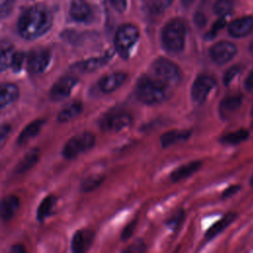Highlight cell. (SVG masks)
I'll list each match as a JSON object with an SVG mask.
<instances>
[{
	"instance_id": "cell-1",
	"label": "cell",
	"mask_w": 253,
	"mask_h": 253,
	"mask_svg": "<svg viewBox=\"0 0 253 253\" xmlns=\"http://www.w3.org/2000/svg\"><path fill=\"white\" fill-rule=\"evenodd\" d=\"M52 16L47 8L37 5L27 9L20 17L18 30L27 40H34L44 35L51 27Z\"/></svg>"
},
{
	"instance_id": "cell-2",
	"label": "cell",
	"mask_w": 253,
	"mask_h": 253,
	"mask_svg": "<svg viewBox=\"0 0 253 253\" xmlns=\"http://www.w3.org/2000/svg\"><path fill=\"white\" fill-rule=\"evenodd\" d=\"M135 95L137 99L147 105L159 104L169 96L167 85L158 79L141 77L135 85Z\"/></svg>"
},
{
	"instance_id": "cell-3",
	"label": "cell",
	"mask_w": 253,
	"mask_h": 253,
	"mask_svg": "<svg viewBox=\"0 0 253 253\" xmlns=\"http://www.w3.org/2000/svg\"><path fill=\"white\" fill-rule=\"evenodd\" d=\"M185 26L179 19L168 22L161 32V42L168 52L177 53L184 48L185 44Z\"/></svg>"
},
{
	"instance_id": "cell-4",
	"label": "cell",
	"mask_w": 253,
	"mask_h": 253,
	"mask_svg": "<svg viewBox=\"0 0 253 253\" xmlns=\"http://www.w3.org/2000/svg\"><path fill=\"white\" fill-rule=\"evenodd\" d=\"M151 70L156 79L166 85H177L182 80V72L178 65L165 57L155 59L151 65Z\"/></svg>"
},
{
	"instance_id": "cell-5",
	"label": "cell",
	"mask_w": 253,
	"mask_h": 253,
	"mask_svg": "<svg viewBox=\"0 0 253 253\" xmlns=\"http://www.w3.org/2000/svg\"><path fill=\"white\" fill-rule=\"evenodd\" d=\"M139 33L135 26L126 24L121 26L115 36V46L123 58H127L129 51L138 39Z\"/></svg>"
},
{
	"instance_id": "cell-6",
	"label": "cell",
	"mask_w": 253,
	"mask_h": 253,
	"mask_svg": "<svg viewBox=\"0 0 253 253\" xmlns=\"http://www.w3.org/2000/svg\"><path fill=\"white\" fill-rule=\"evenodd\" d=\"M95 144V137L90 132H82L71 137L63 147V155L67 159H73L87 151Z\"/></svg>"
},
{
	"instance_id": "cell-7",
	"label": "cell",
	"mask_w": 253,
	"mask_h": 253,
	"mask_svg": "<svg viewBox=\"0 0 253 253\" xmlns=\"http://www.w3.org/2000/svg\"><path fill=\"white\" fill-rule=\"evenodd\" d=\"M132 122L131 116L126 112H113L106 115L100 122V126L106 131H118L127 127Z\"/></svg>"
},
{
	"instance_id": "cell-8",
	"label": "cell",
	"mask_w": 253,
	"mask_h": 253,
	"mask_svg": "<svg viewBox=\"0 0 253 253\" xmlns=\"http://www.w3.org/2000/svg\"><path fill=\"white\" fill-rule=\"evenodd\" d=\"M214 86L215 80L212 77L206 74L198 76L192 85L191 95L193 101L197 104H203Z\"/></svg>"
},
{
	"instance_id": "cell-9",
	"label": "cell",
	"mask_w": 253,
	"mask_h": 253,
	"mask_svg": "<svg viewBox=\"0 0 253 253\" xmlns=\"http://www.w3.org/2000/svg\"><path fill=\"white\" fill-rule=\"evenodd\" d=\"M236 53V46L229 42H219L211 46V57L217 64H224L231 60Z\"/></svg>"
},
{
	"instance_id": "cell-10",
	"label": "cell",
	"mask_w": 253,
	"mask_h": 253,
	"mask_svg": "<svg viewBox=\"0 0 253 253\" xmlns=\"http://www.w3.org/2000/svg\"><path fill=\"white\" fill-rule=\"evenodd\" d=\"M50 59V53L47 49H36L28 56V69L32 73H41L47 67Z\"/></svg>"
},
{
	"instance_id": "cell-11",
	"label": "cell",
	"mask_w": 253,
	"mask_h": 253,
	"mask_svg": "<svg viewBox=\"0 0 253 253\" xmlns=\"http://www.w3.org/2000/svg\"><path fill=\"white\" fill-rule=\"evenodd\" d=\"M77 79L71 76H65L59 79L50 90V97L55 101L65 99L71 93L73 87L76 85Z\"/></svg>"
},
{
	"instance_id": "cell-12",
	"label": "cell",
	"mask_w": 253,
	"mask_h": 253,
	"mask_svg": "<svg viewBox=\"0 0 253 253\" xmlns=\"http://www.w3.org/2000/svg\"><path fill=\"white\" fill-rule=\"evenodd\" d=\"M253 29V18L242 17L234 20L228 27V32L232 37L241 38L248 35Z\"/></svg>"
},
{
	"instance_id": "cell-13",
	"label": "cell",
	"mask_w": 253,
	"mask_h": 253,
	"mask_svg": "<svg viewBox=\"0 0 253 253\" xmlns=\"http://www.w3.org/2000/svg\"><path fill=\"white\" fill-rule=\"evenodd\" d=\"M126 75L123 72L110 73L101 78L99 81V87L104 93H111L117 90L126 80Z\"/></svg>"
},
{
	"instance_id": "cell-14",
	"label": "cell",
	"mask_w": 253,
	"mask_h": 253,
	"mask_svg": "<svg viewBox=\"0 0 253 253\" xmlns=\"http://www.w3.org/2000/svg\"><path fill=\"white\" fill-rule=\"evenodd\" d=\"M92 15L91 8L85 0H73L70 6V16L77 22H87Z\"/></svg>"
},
{
	"instance_id": "cell-15",
	"label": "cell",
	"mask_w": 253,
	"mask_h": 253,
	"mask_svg": "<svg viewBox=\"0 0 253 253\" xmlns=\"http://www.w3.org/2000/svg\"><path fill=\"white\" fill-rule=\"evenodd\" d=\"M93 238H94V235L92 231L87 229L78 230L72 238V242H71L72 250L74 252H79V253L86 251L92 244Z\"/></svg>"
},
{
	"instance_id": "cell-16",
	"label": "cell",
	"mask_w": 253,
	"mask_h": 253,
	"mask_svg": "<svg viewBox=\"0 0 253 253\" xmlns=\"http://www.w3.org/2000/svg\"><path fill=\"white\" fill-rule=\"evenodd\" d=\"M19 97V88L13 83L0 84V111L14 103Z\"/></svg>"
},
{
	"instance_id": "cell-17",
	"label": "cell",
	"mask_w": 253,
	"mask_h": 253,
	"mask_svg": "<svg viewBox=\"0 0 253 253\" xmlns=\"http://www.w3.org/2000/svg\"><path fill=\"white\" fill-rule=\"evenodd\" d=\"M242 105V96L241 95H231L224 98L219 105V114L221 118L227 119L233 113H235L240 106Z\"/></svg>"
},
{
	"instance_id": "cell-18",
	"label": "cell",
	"mask_w": 253,
	"mask_h": 253,
	"mask_svg": "<svg viewBox=\"0 0 253 253\" xmlns=\"http://www.w3.org/2000/svg\"><path fill=\"white\" fill-rule=\"evenodd\" d=\"M191 130L188 129H173L169 130L165 133L162 134L160 137V142L163 147H168L173 144L186 141L190 135H191Z\"/></svg>"
},
{
	"instance_id": "cell-19",
	"label": "cell",
	"mask_w": 253,
	"mask_h": 253,
	"mask_svg": "<svg viewBox=\"0 0 253 253\" xmlns=\"http://www.w3.org/2000/svg\"><path fill=\"white\" fill-rule=\"evenodd\" d=\"M20 206L19 199L16 196H9L0 202V216L7 220L10 219L18 211Z\"/></svg>"
},
{
	"instance_id": "cell-20",
	"label": "cell",
	"mask_w": 253,
	"mask_h": 253,
	"mask_svg": "<svg viewBox=\"0 0 253 253\" xmlns=\"http://www.w3.org/2000/svg\"><path fill=\"white\" fill-rule=\"evenodd\" d=\"M201 167H202L201 161H193V162L184 164L171 173V180L174 182H177L182 179H185L191 176L192 174H194L195 172H197Z\"/></svg>"
},
{
	"instance_id": "cell-21",
	"label": "cell",
	"mask_w": 253,
	"mask_h": 253,
	"mask_svg": "<svg viewBox=\"0 0 253 253\" xmlns=\"http://www.w3.org/2000/svg\"><path fill=\"white\" fill-rule=\"evenodd\" d=\"M236 217V214L233 212H229L226 215H224L222 218L217 220L215 223H213L207 231L206 233V238L207 239H211L215 235L219 234L223 229H225Z\"/></svg>"
},
{
	"instance_id": "cell-22",
	"label": "cell",
	"mask_w": 253,
	"mask_h": 253,
	"mask_svg": "<svg viewBox=\"0 0 253 253\" xmlns=\"http://www.w3.org/2000/svg\"><path fill=\"white\" fill-rule=\"evenodd\" d=\"M17 51L13 46L8 44H0V72L8 67H12Z\"/></svg>"
},
{
	"instance_id": "cell-23",
	"label": "cell",
	"mask_w": 253,
	"mask_h": 253,
	"mask_svg": "<svg viewBox=\"0 0 253 253\" xmlns=\"http://www.w3.org/2000/svg\"><path fill=\"white\" fill-rule=\"evenodd\" d=\"M43 121L42 120H37L31 124H29L20 133L19 138H18V142L20 144L26 143L28 140H30L31 138H33L34 136H36L38 134V132L41 130L42 125H43Z\"/></svg>"
},
{
	"instance_id": "cell-24",
	"label": "cell",
	"mask_w": 253,
	"mask_h": 253,
	"mask_svg": "<svg viewBox=\"0 0 253 253\" xmlns=\"http://www.w3.org/2000/svg\"><path fill=\"white\" fill-rule=\"evenodd\" d=\"M82 111V104L80 102H73L64 107L58 115L59 122H67L78 116Z\"/></svg>"
},
{
	"instance_id": "cell-25",
	"label": "cell",
	"mask_w": 253,
	"mask_h": 253,
	"mask_svg": "<svg viewBox=\"0 0 253 253\" xmlns=\"http://www.w3.org/2000/svg\"><path fill=\"white\" fill-rule=\"evenodd\" d=\"M40 152L38 149H33L30 152H28L24 158L20 161V163L17 165V173H23L29 170L31 167H33L37 161L39 160Z\"/></svg>"
},
{
	"instance_id": "cell-26",
	"label": "cell",
	"mask_w": 253,
	"mask_h": 253,
	"mask_svg": "<svg viewBox=\"0 0 253 253\" xmlns=\"http://www.w3.org/2000/svg\"><path fill=\"white\" fill-rule=\"evenodd\" d=\"M108 56H103V57H97V58H90L81 62H78L75 67H77L79 70L81 71H93L96 70L98 68H100L101 66H103L104 64H106V62L108 61Z\"/></svg>"
},
{
	"instance_id": "cell-27",
	"label": "cell",
	"mask_w": 253,
	"mask_h": 253,
	"mask_svg": "<svg viewBox=\"0 0 253 253\" xmlns=\"http://www.w3.org/2000/svg\"><path fill=\"white\" fill-rule=\"evenodd\" d=\"M248 136H249V132L246 129H238L236 131L224 134L220 138V141L224 144H238L246 140Z\"/></svg>"
},
{
	"instance_id": "cell-28",
	"label": "cell",
	"mask_w": 253,
	"mask_h": 253,
	"mask_svg": "<svg viewBox=\"0 0 253 253\" xmlns=\"http://www.w3.org/2000/svg\"><path fill=\"white\" fill-rule=\"evenodd\" d=\"M55 202H56V200H55L54 197L48 196L41 203V205L38 209V218H39V220H43L45 217H47L50 214Z\"/></svg>"
},
{
	"instance_id": "cell-29",
	"label": "cell",
	"mask_w": 253,
	"mask_h": 253,
	"mask_svg": "<svg viewBox=\"0 0 253 253\" xmlns=\"http://www.w3.org/2000/svg\"><path fill=\"white\" fill-rule=\"evenodd\" d=\"M233 9V1L232 0H216L213 11L218 16H225L229 14Z\"/></svg>"
},
{
	"instance_id": "cell-30",
	"label": "cell",
	"mask_w": 253,
	"mask_h": 253,
	"mask_svg": "<svg viewBox=\"0 0 253 253\" xmlns=\"http://www.w3.org/2000/svg\"><path fill=\"white\" fill-rule=\"evenodd\" d=\"M173 0H150V9L155 14H160L165 11Z\"/></svg>"
},
{
	"instance_id": "cell-31",
	"label": "cell",
	"mask_w": 253,
	"mask_h": 253,
	"mask_svg": "<svg viewBox=\"0 0 253 253\" xmlns=\"http://www.w3.org/2000/svg\"><path fill=\"white\" fill-rule=\"evenodd\" d=\"M183 219H184V211H183L182 210H179V211H177L173 215H171V216L168 218L167 224H168V226H169L171 229L175 230V229H177V228L179 227V225L182 223Z\"/></svg>"
},
{
	"instance_id": "cell-32",
	"label": "cell",
	"mask_w": 253,
	"mask_h": 253,
	"mask_svg": "<svg viewBox=\"0 0 253 253\" xmlns=\"http://www.w3.org/2000/svg\"><path fill=\"white\" fill-rule=\"evenodd\" d=\"M15 0H0V20L6 18L14 8Z\"/></svg>"
},
{
	"instance_id": "cell-33",
	"label": "cell",
	"mask_w": 253,
	"mask_h": 253,
	"mask_svg": "<svg viewBox=\"0 0 253 253\" xmlns=\"http://www.w3.org/2000/svg\"><path fill=\"white\" fill-rule=\"evenodd\" d=\"M103 181L102 177H92L89 178L87 180H85L82 184V190L85 192H89V191H93L94 189H96Z\"/></svg>"
},
{
	"instance_id": "cell-34",
	"label": "cell",
	"mask_w": 253,
	"mask_h": 253,
	"mask_svg": "<svg viewBox=\"0 0 253 253\" xmlns=\"http://www.w3.org/2000/svg\"><path fill=\"white\" fill-rule=\"evenodd\" d=\"M238 71H239V66L237 65L228 68L223 75V84L228 85L233 80V78L237 75Z\"/></svg>"
},
{
	"instance_id": "cell-35",
	"label": "cell",
	"mask_w": 253,
	"mask_h": 253,
	"mask_svg": "<svg viewBox=\"0 0 253 253\" xmlns=\"http://www.w3.org/2000/svg\"><path fill=\"white\" fill-rule=\"evenodd\" d=\"M135 225H136V221L135 220H132L130 221L126 226H125L123 232H122V240H127L133 233L134 231V228H135Z\"/></svg>"
},
{
	"instance_id": "cell-36",
	"label": "cell",
	"mask_w": 253,
	"mask_h": 253,
	"mask_svg": "<svg viewBox=\"0 0 253 253\" xmlns=\"http://www.w3.org/2000/svg\"><path fill=\"white\" fill-rule=\"evenodd\" d=\"M225 24H226V20L223 18V16L221 17V18H219L213 25H212V29H211V31L208 34V36L210 37V38H213L214 37V35L219 31V30H221L224 26H225Z\"/></svg>"
},
{
	"instance_id": "cell-37",
	"label": "cell",
	"mask_w": 253,
	"mask_h": 253,
	"mask_svg": "<svg viewBox=\"0 0 253 253\" xmlns=\"http://www.w3.org/2000/svg\"><path fill=\"white\" fill-rule=\"evenodd\" d=\"M145 244L141 241V240H136L135 242H133L128 248H126L125 251L126 252H134V253H138V252H143L145 250Z\"/></svg>"
},
{
	"instance_id": "cell-38",
	"label": "cell",
	"mask_w": 253,
	"mask_h": 253,
	"mask_svg": "<svg viewBox=\"0 0 253 253\" xmlns=\"http://www.w3.org/2000/svg\"><path fill=\"white\" fill-rule=\"evenodd\" d=\"M113 8L118 12H124L126 8V0H110Z\"/></svg>"
},
{
	"instance_id": "cell-39",
	"label": "cell",
	"mask_w": 253,
	"mask_h": 253,
	"mask_svg": "<svg viewBox=\"0 0 253 253\" xmlns=\"http://www.w3.org/2000/svg\"><path fill=\"white\" fill-rule=\"evenodd\" d=\"M23 62H24V54L21 52H17L16 57L13 62V65H12V68L15 71H19L23 65Z\"/></svg>"
},
{
	"instance_id": "cell-40",
	"label": "cell",
	"mask_w": 253,
	"mask_h": 253,
	"mask_svg": "<svg viewBox=\"0 0 253 253\" xmlns=\"http://www.w3.org/2000/svg\"><path fill=\"white\" fill-rule=\"evenodd\" d=\"M240 189V186L239 185H233V186H230L229 188H227L223 194H222V198H228L232 195H234L235 193H237Z\"/></svg>"
},
{
	"instance_id": "cell-41",
	"label": "cell",
	"mask_w": 253,
	"mask_h": 253,
	"mask_svg": "<svg viewBox=\"0 0 253 253\" xmlns=\"http://www.w3.org/2000/svg\"><path fill=\"white\" fill-rule=\"evenodd\" d=\"M10 131V126L9 125H2L0 126V145L7 137L8 133Z\"/></svg>"
},
{
	"instance_id": "cell-42",
	"label": "cell",
	"mask_w": 253,
	"mask_h": 253,
	"mask_svg": "<svg viewBox=\"0 0 253 253\" xmlns=\"http://www.w3.org/2000/svg\"><path fill=\"white\" fill-rule=\"evenodd\" d=\"M245 88L247 91H253V70L248 74L245 80Z\"/></svg>"
},
{
	"instance_id": "cell-43",
	"label": "cell",
	"mask_w": 253,
	"mask_h": 253,
	"mask_svg": "<svg viewBox=\"0 0 253 253\" xmlns=\"http://www.w3.org/2000/svg\"><path fill=\"white\" fill-rule=\"evenodd\" d=\"M195 22L199 27H203L206 24V18L203 13H197L195 15Z\"/></svg>"
},
{
	"instance_id": "cell-44",
	"label": "cell",
	"mask_w": 253,
	"mask_h": 253,
	"mask_svg": "<svg viewBox=\"0 0 253 253\" xmlns=\"http://www.w3.org/2000/svg\"><path fill=\"white\" fill-rule=\"evenodd\" d=\"M193 1H194V0H182V3H183L184 6H189V5H191V3H192Z\"/></svg>"
},
{
	"instance_id": "cell-45",
	"label": "cell",
	"mask_w": 253,
	"mask_h": 253,
	"mask_svg": "<svg viewBox=\"0 0 253 253\" xmlns=\"http://www.w3.org/2000/svg\"><path fill=\"white\" fill-rule=\"evenodd\" d=\"M250 184H251V186L253 187V176H252V178H251V180H250Z\"/></svg>"
},
{
	"instance_id": "cell-46",
	"label": "cell",
	"mask_w": 253,
	"mask_h": 253,
	"mask_svg": "<svg viewBox=\"0 0 253 253\" xmlns=\"http://www.w3.org/2000/svg\"><path fill=\"white\" fill-rule=\"evenodd\" d=\"M252 115H253V108H252Z\"/></svg>"
}]
</instances>
